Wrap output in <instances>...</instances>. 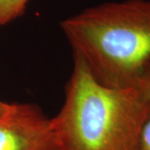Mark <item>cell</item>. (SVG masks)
Instances as JSON below:
<instances>
[{"instance_id":"6da1fadb","label":"cell","mask_w":150,"mask_h":150,"mask_svg":"<svg viewBox=\"0 0 150 150\" xmlns=\"http://www.w3.org/2000/svg\"><path fill=\"white\" fill-rule=\"evenodd\" d=\"M149 113L141 88L102 85L74 56L64 102L53 119L63 150H142Z\"/></svg>"},{"instance_id":"7a4b0ae2","label":"cell","mask_w":150,"mask_h":150,"mask_svg":"<svg viewBox=\"0 0 150 150\" xmlns=\"http://www.w3.org/2000/svg\"><path fill=\"white\" fill-rule=\"evenodd\" d=\"M74 56L99 83L137 87L150 64V0L109 2L63 20Z\"/></svg>"},{"instance_id":"3957f363","label":"cell","mask_w":150,"mask_h":150,"mask_svg":"<svg viewBox=\"0 0 150 150\" xmlns=\"http://www.w3.org/2000/svg\"><path fill=\"white\" fill-rule=\"evenodd\" d=\"M0 150H63L53 118L34 103H13L0 118Z\"/></svg>"},{"instance_id":"277c9868","label":"cell","mask_w":150,"mask_h":150,"mask_svg":"<svg viewBox=\"0 0 150 150\" xmlns=\"http://www.w3.org/2000/svg\"><path fill=\"white\" fill-rule=\"evenodd\" d=\"M30 0H0V27L22 16Z\"/></svg>"},{"instance_id":"5b68a950","label":"cell","mask_w":150,"mask_h":150,"mask_svg":"<svg viewBox=\"0 0 150 150\" xmlns=\"http://www.w3.org/2000/svg\"><path fill=\"white\" fill-rule=\"evenodd\" d=\"M137 87L141 88L145 92L150 101V64L145 69L144 74L142 76ZM141 145L142 150H150V113L143 129Z\"/></svg>"},{"instance_id":"8992f818","label":"cell","mask_w":150,"mask_h":150,"mask_svg":"<svg viewBox=\"0 0 150 150\" xmlns=\"http://www.w3.org/2000/svg\"><path fill=\"white\" fill-rule=\"evenodd\" d=\"M13 108V103H7L0 100V118L8 114Z\"/></svg>"}]
</instances>
